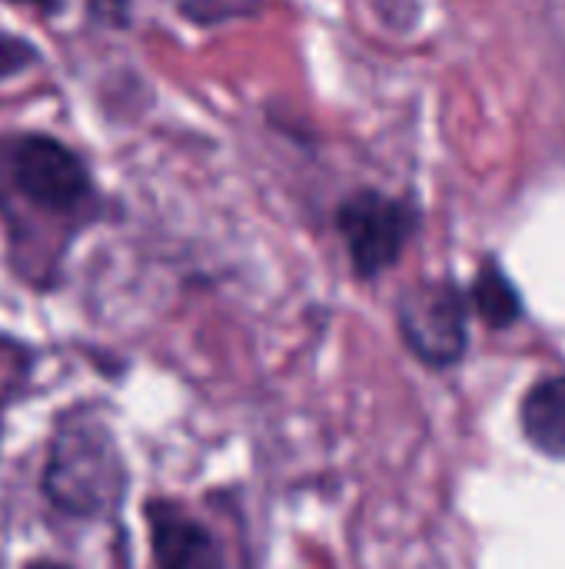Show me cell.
<instances>
[{
    "label": "cell",
    "instance_id": "1",
    "mask_svg": "<svg viewBox=\"0 0 565 569\" xmlns=\"http://www.w3.org/2000/svg\"><path fill=\"white\" fill-rule=\"evenodd\" d=\"M40 490L67 517L113 513L127 493V463L113 430L93 413H67L50 433Z\"/></svg>",
    "mask_w": 565,
    "mask_h": 569
},
{
    "label": "cell",
    "instance_id": "2",
    "mask_svg": "<svg viewBox=\"0 0 565 569\" xmlns=\"http://www.w3.org/2000/svg\"><path fill=\"white\" fill-rule=\"evenodd\" d=\"M336 230L346 243L353 273L360 280H376L393 270L410 240L420 233V207L406 197H393L373 187L353 190L336 203Z\"/></svg>",
    "mask_w": 565,
    "mask_h": 569
},
{
    "label": "cell",
    "instance_id": "3",
    "mask_svg": "<svg viewBox=\"0 0 565 569\" xmlns=\"http://www.w3.org/2000/svg\"><path fill=\"white\" fill-rule=\"evenodd\" d=\"M470 293L453 280H423L400 297L396 320L406 347L426 367H453L470 343Z\"/></svg>",
    "mask_w": 565,
    "mask_h": 569
},
{
    "label": "cell",
    "instance_id": "4",
    "mask_svg": "<svg viewBox=\"0 0 565 569\" xmlns=\"http://www.w3.org/2000/svg\"><path fill=\"white\" fill-rule=\"evenodd\" d=\"M10 183L13 190L57 217L80 213L93 203V180L87 163L53 137H20L10 143Z\"/></svg>",
    "mask_w": 565,
    "mask_h": 569
},
{
    "label": "cell",
    "instance_id": "5",
    "mask_svg": "<svg viewBox=\"0 0 565 569\" xmlns=\"http://www.w3.org/2000/svg\"><path fill=\"white\" fill-rule=\"evenodd\" d=\"M150 547L157 569H223L216 537L173 503L147 507Z\"/></svg>",
    "mask_w": 565,
    "mask_h": 569
},
{
    "label": "cell",
    "instance_id": "6",
    "mask_svg": "<svg viewBox=\"0 0 565 569\" xmlns=\"http://www.w3.org/2000/svg\"><path fill=\"white\" fill-rule=\"evenodd\" d=\"M519 420L526 440L539 453L565 460V377H546L533 383L523 400Z\"/></svg>",
    "mask_w": 565,
    "mask_h": 569
},
{
    "label": "cell",
    "instance_id": "7",
    "mask_svg": "<svg viewBox=\"0 0 565 569\" xmlns=\"http://www.w3.org/2000/svg\"><path fill=\"white\" fill-rule=\"evenodd\" d=\"M470 303L490 330H506V327L519 323V317H523L519 287L509 280V273L496 260H486L476 270V280L470 287Z\"/></svg>",
    "mask_w": 565,
    "mask_h": 569
},
{
    "label": "cell",
    "instance_id": "8",
    "mask_svg": "<svg viewBox=\"0 0 565 569\" xmlns=\"http://www.w3.org/2000/svg\"><path fill=\"white\" fill-rule=\"evenodd\" d=\"M30 63H37V47H30L27 40H20V37L0 30V77L20 73V70L30 67Z\"/></svg>",
    "mask_w": 565,
    "mask_h": 569
},
{
    "label": "cell",
    "instance_id": "9",
    "mask_svg": "<svg viewBox=\"0 0 565 569\" xmlns=\"http://www.w3.org/2000/svg\"><path fill=\"white\" fill-rule=\"evenodd\" d=\"M27 569H70V567H63V563H57V560H33V563H27Z\"/></svg>",
    "mask_w": 565,
    "mask_h": 569
},
{
    "label": "cell",
    "instance_id": "10",
    "mask_svg": "<svg viewBox=\"0 0 565 569\" xmlns=\"http://www.w3.org/2000/svg\"><path fill=\"white\" fill-rule=\"evenodd\" d=\"M17 3H43V7H50L53 0H17Z\"/></svg>",
    "mask_w": 565,
    "mask_h": 569
}]
</instances>
